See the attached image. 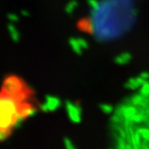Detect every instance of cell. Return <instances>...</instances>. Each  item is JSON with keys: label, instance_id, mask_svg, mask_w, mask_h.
<instances>
[{"label": "cell", "instance_id": "cell-1", "mask_svg": "<svg viewBox=\"0 0 149 149\" xmlns=\"http://www.w3.org/2000/svg\"><path fill=\"white\" fill-rule=\"evenodd\" d=\"M115 149H149V85L123 101L111 117Z\"/></svg>", "mask_w": 149, "mask_h": 149}, {"label": "cell", "instance_id": "cell-2", "mask_svg": "<svg viewBox=\"0 0 149 149\" xmlns=\"http://www.w3.org/2000/svg\"><path fill=\"white\" fill-rule=\"evenodd\" d=\"M35 109L34 91L25 80L6 77L0 87V141L8 139Z\"/></svg>", "mask_w": 149, "mask_h": 149}]
</instances>
